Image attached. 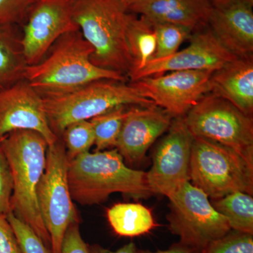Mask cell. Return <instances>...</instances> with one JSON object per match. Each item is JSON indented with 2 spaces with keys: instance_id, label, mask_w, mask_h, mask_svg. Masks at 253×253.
Instances as JSON below:
<instances>
[{
  "instance_id": "16",
  "label": "cell",
  "mask_w": 253,
  "mask_h": 253,
  "mask_svg": "<svg viewBox=\"0 0 253 253\" xmlns=\"http://www.w3.org/2000/svg\"><path fill=\"white\" fill-rule=\"evenodd\" d=\"M253 0L213 6L208 27L221 45L239 58L253 56Z\"/></svg>"
},
{
  "instance_id": "8",
  "label": "cell",
  "mask_w": 253,
  "mask_h": 253,
  "mask_svg": "<svg viewBox=\"0 0 253 253\" xmlns=\"http://www.w3.org/2000/svg\"><path fill=\"white\" fill-rule=\"evenodd\" d=\"M169 229L179 243L203 251L231 230L224 216L217 212L202 190L189 181L169 198Z\"/></svg>"
},
{
  "instance_id": "10",
  "label": "cell",
  "mask_w": 253,
  "mask_h": 253,
  "mask_svg": "<svg viewBox=\"0 0 253 253\" xmlns=\"http://www.w3.org/2000/svg\"><path fill=\"white\" fill-rule=\"evenodd\" d=\"M75 0H36L21 26L27 66L36 64L63 35L80 31L74 21Z\"/></svg>"
},
{
  "instance_id": "34",
  "label": "cell",
  "mask_w": 253,
  "mask_h": 253,
  "mask_svg": "<svg viewBox=\"0 0 253 253\" xmlns=\"http://www.w3.org/2000/svg\"><path fill=\"white\" fill-rule=\"evenodd\" d=\"M212 3V6L215 8H221L230 4L234 0H210Z\"/></svg>"
},
{
  "instance_id": "26",
  "label": "cell",
  "mask_w": 253,
  "mask_h": 253,
  "mask_svg": "<svg viewBox=\"0 0 253 253\" xmlns=\"http://www.w3.org/2000/svg\"><path fill=\"white\" fill-rule=\"evenodd\" d=\"M201 253H253V234L231 230L208 245Z\"/></svg>"
},
{
  "instance_id": "15",
  "label": "cell",
  "mask_w": 253,
  "mask_h": 253,
  "mask_svg": "<svg viewBox=\"0 0 253 253\" xmlns=\"http://www.w3.org/2000/svg\"><path fill=\"white\" fill-rule=\"evenodd\" d=\"M173 118L156 106H129L115 146L125 163H140L149 148L169 129Z\"/></svg>"
},
{
  "instance_id": "33",
  "label": "cell",
  "mask_w": 253,
  "mask_h": 253,
  "mask_svg": "<svg viewBox=\"0 0 253 253\" xmlns=\"http://www.w3.org/2000/svg\"><path fill=\"white\" fill-rule=\"evenodd\" d=\"M91 253H137V248L133 242L125 245L122 248L116 251H111L110 250L104 249L98 245L89 246Z\"/></svg>"
},
{
  "instance_id": "31",
  "label": "cell",
  "mask_w": 253,
  "mask_h": 253,
  "mask_svg": "<svg viewBox=\"0 0 253 253\" xmlns=\"http://www.w3.org/2000/svg\"><path fill=\"white\" fill-rule=\"evenodd\" d=\"M0 253H22L6 216L0 214Z\"/></svg>"
},
{
  "instance_id": "11",
  "label": "cell",
  "mask_w": 253,
  "mask_h": 253,
  "mask_svg": "<svg viewBox=\"0 0 253 253\" xmlns=\"http://www.w3.org/2000/svg\"><path fill=\"white\" fill-rule=\"evenodd\" d=\"M214 71H179L143 78L132 85L173 118L184 117L206 95L211 93Z\"/></svg>"
},
{
  "instance_id": "29",
  "label": "cell",
  "mask_w": 253,
  "mask_h": 253,
  "mask_svg": "<svg viewBox=\"0 0 253 253\" xmlns=\"http://www.w3.org/2000/svg\"><path fill=\"white\" fill-rule=\"evenodd\" d=\"M12 194V176L0 144V214L7 216L11 212Z\"/></svg>"
},
{
  "instance_id": "3",
  "label": "cell",
  "mask_w": 253,
  "mask_h": 253,
  "mask_svg": "<svg viewBox=\"0 0 253 253\" xmlns=\"http://www.w3.org/2000/svg\"><path fill=\"white\" fill-rule=\"evenodd\" d=\"M48 146L41 134L32 130L12 131L1 142L12 176L11 212L31 226L51 251V240L38 201V188L45 169Z\"/></svg>"
},
{
  "instance_id": "2",
  "label": "cell",
  "mask_w": 253,
  "mask_h": 253,
  "mask_svg": "<svg viewBox=\"0 0 253 253\" xmlns=\"http://www.w3.org/2000/svg\"><path fill=\"white\" fill-rule=\"evenodd\" d=\"M68 181L73 201L83 206L101 204L116 193L136 199L152 194L146 172L127 166L116 149L86 152L68 161Z\"/></svg>"
},
{
  "instance_id": "17",
  "label": "cell",
  "mask_w": 253,
  "mask_h": 253,
  "mask_svg": "<svg viewBox=\"0 0 253 253\" xmlns=\"http://www.w3.org/2000/svg\"><path fill=\"white\" fill-rule=\"evenodd\" d=\"M213 6L210 0H139L127 10L152 23H168L193 32L208 26Z\"/></svg>"
},
{
  "instance_id": "5",
  "label": "cell",
  "mask_w": 253,
  "mask_h": 253,
  "mask_svg": "<svg viewBox=\"0 0 253 253\" xmlns=\"http://www.w3.org/2000/svg\"><path fill=\"white\" fill-rule=\"evenodd\" d=\"M50 127L57 137L71 123L89 121L118 106H151L154 102L126 82L101 80L73 90L44 95Z\"/></svg>"
},
{
  "instance_id": "36",
  "label": "cell",
  "mask_w": 253,
  "mask_h": 253,
  "mask_svg": "<svg viewBox=\"0 0 253 253\" xmlns=\"http://www.w3.org/2000/svg\"><path fill=\"white\" fill-rule=\"evenodd\" d=\"M1 139H2V138H1V139H0V144H1Z\"/></svg>"
},
{
  "instance_id": "23",
  "label": "cell",
  "mask_w": 253,
  "mask_h": 253,
  "mask_svg": "<svg viewBox=\"0 0 253 253\" xmlns=\"http://www.w3.org/2000/svg\"><path fill=\"white\" fill-rule=\"evenodd\" d=\"M129 107L118 106L89 120L94 129L96 151L116 146Z\"/></svg>"
},
{
  "instance_id": "18",
  "label": "cell",
  "mask_w": 253,
  "mask_h": 253,
  "mask_svg": "<svg viewBox=\"0 0 253 253\" xmlns=\"http://www.w3.org/2000/svg\"><path fill=\"white\" fill-rule=\"evenodd\" d=\"M211 94L229 101L253 118V56L236 58L212 73Z\"/></svg>"
},
{
  "instance_id": "30",
  "label": "cell",
  "mask_w": 253,
  "mask_h": 253,
  "mask_svg": "<svg viewBox=\"0 0 253 253\" xmlns=\"http://www.w3.org/2000/svg\"><path fill=\"white\" fill-rule=\"evenodd\" d=\"M60 253H91L89 246L82 237L80 222L73 223L68 228Z\"/></svg>"
},
{
  "instance_id": "9",
  "label": "cell",
  "mask_w": 253,
  "mask_h": 253,
  "mask_svg": "<svg viewBox=\"0 0 253 253\" xmlns=\"http://www.w3.org/2000/svg\"><path fill=\"white\" fill-rule=\"evenodd\" d=\"M68 160L61 139L49 145L45 169L38 188L43 222L51 240V253H61L66 230L80 222L68 181Z\"/></svg>"
},
{
  "instance_id": "22",
  "label": "cell",
  "mask_w": 253,
  "mask_h": 253,
  "mask_svg": "<svg viewBox=\"0 0 253 253\" xmlns=\"http://www.w3.org/2000/svg\"><path fill=\"white\" fill-rule=\"evenodd\" d=\"M211 202L214 209L226 218L231 230L253 234L252 195L236 191Z\"/></svg>"
},
{
  "instance_id": "4",
  "label": "cell",
  "mask_w": 253,
  "mask_h": 253,
  "mask_svg": "<svg viewBox=\"0 0 253 253\" xmlns=\"http://www.w3.org/2000/svg\"><path fill=\"white\" fill-rule=\"evenodd\" d=\"M128 14L117 0H75L73 8L75 22L94 50L91 62L126 79L131 67L126 38Z\"/></svg>"
},
{
  "instance_id": "21",
  "label": "cell",
  "mask_w": 253,
  "mask_h": 253,
  "mask_svg": "<svg viewBox=\"0 0 253 253\" xmlns=\"http://www.w3.org/2000/svg\"><path fill=\"white\" fill-rule=\"evenodd\" d=\"M108 221L116 234L136 237L148 234L156 226L149 208L139 204H118L108 209Z\"/></svg>"
},
{
  "instance_id": "25",
  "label": "cell",
  "mask_w": 253,
  "mask_h": 253,
  "mask_svg": "<svg viewBox=\"0 0 253 253\" xmlns=\"http://www.w3.org/2000/svg\"><path fill=\"white\" fill-rule=\"evenodd\" d=\"M156 35V54L154 59L172 56L186 40L189 39L192 31L179 25L168 23H152Z\"/></svg>"
},
{
  "instance_id": "6",
  "label": "cell",
  "mask_w": 253,
  "mask_h": 253,
  "mask_svg": "<svg viewBox=\"0 0 253 253\" xmlns=\"http://www.w3.org/2000/svg\"><path fill=\"white\" fill-rule=\"evenodd\" d=\"M189 181L212 200L236 191L253 194V164L229 148L194 137Z\"/></svg>"
},
{
  "instance_id": "20",
  "label": "cell",
  "mask_w": 253,
  "mask_h": 253,
  "mask_svg": "<svg viewBox=\"0 0 253 253\" xmlns=\"http://www.w3.org/2000/svg\"><path fill=\"white\" fill-rule=\"evenodd\" d=\"M21 27L0 26V90L23 79L27 67L21 42Z\"/></svg>"
},
{
  "instance_id": "19",
  "label": "cell",
  "mask_w": 253,
  "mask_h": 253,
  "mask_svg": "<svg viewBox=\"0 0 253 253\" xmlns=\"http://www.w3.org/2000/svg\"><path fill=\"white\" fill-rule=\"evenodd\" d=\"M126 38L131 60L127 78L131 80L154 59L157 42L151 21L131 13L128 14Z\"/></svg>"
},
{
  "instance_id": "35",
  "label": "cell",
  "mask_w": 253,
  "mask_h": 253,
  "mask_svg": "<svg viewBox=\"0 0 253 253\" xmlns=\"http://www.w3.org/2000/svg\"><path fill=\"white\" fill-rule=\"evenodd\" d=\"M117 1L120 4L122 5L123 8L127 11V10L129 9V8L131 6L135 4V3L137 2L139 0H117Z\"/></svg>"
},
{
  "instance_id": "24",
  "label": "cell",
  "mask_w": 253,
  "mask_h": 253,
  "mask_svg": "<svg viewBox=\"0 0 253 253\" xmlns=\"http://www.w3.org/2000/svg\"><path fill=\"white\" fill-rule=\"evenodd\" d=\"M68 161L89 152L94 145V129L89 121H77L68 125L60 136Z\"/></svg>"
},
{
  "instance_id": "12",
  "label": "cell",
  "mask_w": 253,
  "mask_h": 253,
  "mask_svg": "<svg viewBox=\"0 0 253 253\" xmlns=\"http://www.w3.org/2000/svg\"><path fill=\"white\" fill-rule=\"evenodd\" d=\"M167 134L155 150L153 164L146 172L151 194L169 198L189 181V165L194 136L184 117L173 118Z\"/></svg>"
},
{
  "instance_id": "7",
  "label": "cell",
  "mask_w": 253,
  "mask_h": 253,
  "mask_svg": "<svg viewBox=\"0 0 253 253\" xmlns=\"http://www.w3.org/2000/svg\"><path fill=\"white\" fill-rule=\"evenodd\" d=\"M194 137L217 143L253 164V120L229 101L206 95L184 116Z\"/></svg>"
},
{
  "instance_id": "27",
  "label": "cell",
  "mask_w": 253,
  "mask_h": 253,
  "mask_svg": "<svg viewBox=\"0 0 253 253\" xmlns=\"http://www.w3.org/2000/svg\"><path fill=\"white\" fill-rule=\"evenodd\" d=\"M6 217L14 229L22 253H51V251L31 226L18 219L12 212L9 213Z\"/></svg>"
},
{
  "instance_id": "13",
  "label": "cell",
  "mask_w": 253,
  "mask_h": 253,
  "mask_svg": "<svg viewBox=\"0 0 253 253\" xmlns=\"http://www.w3.org/2000/svg\"><path fill=\"white\" fill-rule=\"evenodd\" d=\"M16 130L36 131L48 145L59 139L50 127L42 96L24 79L0 90V139Z\"/></svg>"
},
{
  "instance_id": "28",
  "label": "cell",
  "mask_w": 253,
  "mask_h": 253,
  "mask_svg": "<svg viewBox=\"0 0 253 253\" xmlns=\"http://www.w3.org/2000/svg\"><path fill=\"white\" fill-rule=\"evenodd\" d=\"M35 1L36 0H0V26L15 25L21 27Z\"/></svg>"
},
{
  "instance_id": "14",
  "label": "cell",
  "mask_w": 253,
  "mask_h": 253,
  "mask_svg": "<svg viewBox=\"0 0 253 253\" xmlns=\"http://www.w3.org/2000/svg\"><path fill=\"white\" fill-rule=\"evenodd\" d=\"M185 49L163 59H154L130 82L179 71H215L238 58L221 45L209 27L194 32Z\"/></svg>"
},
{
  "instance_id": "32",
  "label": "cell",
  "mask_w": 253,
  "mask_h": 253,
  "mask_svg": "<svg viewBox=\"0 0 253 253\" xmlns=\"http://www.w3.org/2000/svg\"><path fill=\"white\" fill-rule=\"evenodd\" d=\"M201 250L194 249V248L190 247V246H186L178 243V244H174L170 248L165 251H158L156 252H151L149 251H141L138 249L137 253H201Z\"/></svg>"
},
{
  "instance_id": "1",
  "label": "cell",
  "mask_w": 253,
  "mask_h": 253,
  "mask_svg": "<svg viewBox=\"0 0 253 253\" xmlns=\"http://www.w3.org/2000/svg\"><path fill=\"white\" fill-rule=\"evenodd\" d=\"M92 46L81 31L63 35L40 62L27 66L23 79L41 96L73 90L101 80L126 82L120 73L95 66Z\"/></svg>"
}]
</instances>
